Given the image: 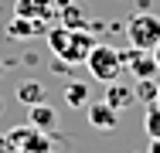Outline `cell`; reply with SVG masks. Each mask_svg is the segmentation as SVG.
I'll return each instance as SVG.
<instances>
[{
	"mask_svg": "<svg viewBox=\"0 0 160 153\" xmlns=\"http://www.w3.org/2000/svg\"><path fill=\"white\" fill-rule=\"evenodd\" d=\"M143 133H147L150 140L160 136V102H150V106H147V112H143Z\"/></svg>",
	"mask_w": 160,
	"mask_h": 153,
	"instance_id": "obj_13",
	"label": "cell"
},
{
	"mask_svg": "<svg viewBox=\"0 0 160 153\" xmlns=\"http://www.w3.org/2000/svg\"><path fill=\"white\" fill-rule=\"evenodd\" d=\"M28 122H31L34 129L48 133V129L58 126V112H55V109L48 106V99H44V102H38V106H28Z\"/></svg>",
	"mask_w": 160,
	"mask_h": 153,
	"instance_id": "obj_7",
	"label": "cell"
},
{
	"mask_svg": "<svg viewBox=\"0 0 160 153\" xmlns=\"http://www.w3.org/2000/svg\"><path fill=\"white\" fill-rule=\"evenodd\" d=\"M62 24L65 27H82V14H78L75 7H68V10L62 14Z\"/></svg>",
	"mask_w": 160,
	"mask_h": 153,
	"instance_id": "obj_15",
	"label": "cell"
},
{
	"mask_svg": "<svg viewBox=\"0 0 160 153\" xmlns=\"http://www.w3.org/2000/svg\"><path fill=\"white\" fill-rule=\"evenodd\" d=\"M38 31H41V24H34L31 17L14 14V21L7 24V37H31V34H38Z\"/></svg>",
	"mask_w": 160,
	"mask_h": 153,
	"instance_id": "obj_12",
	"label": "cell"
},
{
	"mask_svg": "<svg viewBox=\"0 0 160 153\" xmlns=\"http://www.w3.org/2000/svg\"><path fill=\"white\" fill-rule=\"evenodd\" d=\"M126 37L133 48L153 51V44H160V17L150 14V10H136L126 21Z\"/></svg>",
	"mask_w": 160,
	"mask_h": 153,
	"instance_id": "obj_3",
	"label": "cell"
},
{
	"mask_svg": "<svg viewBox=\"0 0 160 153\" xmlns=\"http://www.w3.org/2000/svg\"><path fill=\"white\" fill-rule=\"evenodd\" d=\"M14 14L31 17V21H41V17H51V7H48V0H17V3H14Z\"/></svg>",
	"mask_w": 160,
	"mask_h": 153,
	"instance_id": "obj_10",
	"label": "cell"
},
{
	"mask_svg": "<svg viewBox=\"0 0 160 153\" xmlns=\"http://www.w3.org/2000/svg\"><path fill=\"white\" fill-rule=\"evenodd\" d=\"M10 150V140H7V136H0V153H7Z\"/></svg>",
	"mask_w": 160,
	"mask_h": 153,
	"instance_id": "obj_17",
	"label": "cell"
},
{
	"mask_svg": "<svg viewBox=\"0 0 160 153\" xmlns=\"http://www.w3.org/2000/svg\"><path fill=\"white\" fill-rule=\"evenodd\" d=\"M106 102L112 109H129L136 102V95H133L129 85H119V78H116V82H106Z\"/></svg>",
	"mask_w": 160,
	"mask_h": 153,
	"instance_id": "obj_9",
	"label": "cell"
},
{
	"mask_svg": "<svg viewBox=\"0 0 160 153\" xmlns=\"http://www.w3.org/2000/svg\"><path fill=\"white\" fill-rule=\"evenodd\" d=\"M14 99H17L21 106H38V102H44V99H48V89H44L38 78H24V82H17Z\"/></svg>",
	"mask_w": 160,
	"mask_h": 153,
	"instance_id": "obj_8",
	"label": "cell"
},
{
	"mask_svg": "<svg viewBox=\"0 0 160 153\" xmlns=\"http://www.w3.org/2000/svg\"><path fill=\"white\" fill-rule=\"evenodd\" d=\"M7 140H10V150L14 153H51L48 136L41 129H34L31 122H28V129H10Z\"/></svg>",
	"mask_w": 160,
	"mask_h": 153,
	"instance_id": "obj_4",
	"label": "cell"
},
{
	"mask_svg": "<svg viewBox=\"0 0 160 153\" xmlns=\"http://www.w3.org/2000/svg\"><path fill=\"white\" fill-rule=\"evenodd\" d=\"M157 102H160V82H157Z\"/></svg>",
	"mask_w": 160,
	"mask_h": 153,
	"instance_id": "obj_19",
	"label": "cell"
},
{
	"mask_svg": "<svg viewBox=\"0 0 160 153\" xmlns=\"http://www.w3.org/2000/svg\"><path fill=\"white\" fill-rule=\"evenodd\" d=\"M85 68H89V75L96 78V82H116L119 75H123V55L112 48V44H99L89 51V58H85Z\"/></svg>",
	"mask_w": 160,
	"mask_h": 153,
	"instance_id": "obj_2",
	"label": "cell"
},
{
	"mask_svg": "<svg viewBox=\"0 0 160 153\" xmlns=\"http://www.w3.org/2000/svg\"><path fill=\"white\" fill-rule=\"evenodd\" d=\"M123 55V65L133 72V78H153L160 68L153 61V51H143V48H133V51H119Z\"/></svg>",
	"mask_w": 160,
	"mask_h": 153,
	"instance_id": "obj_6",
	"label": "cell"
},
{
	"mask_svg": "<svg viewBox=\"0 0 160 153\" xmlns=\"http://www.w3.org/2000/svg\"><path fill=\"white\" fill-rule=\"evenodd\" d=\"M85 119H89V126L99 129V133H112V129L119 126V109H112L106 99H96V102L85 106Z\"/></svg>",
	"mask_w": 160,
	"mask_h": 153,
	"instance_id": "obj_5",
	"label": "cell"
},
{
	"mask_svg": "<svg viewBox=\"0 0 160 153\" xmlns=\"http://www.w3.org/2000/svg\"><path fill=\"white\" fill-rule=\"evenodd\" d=\"M153 61H157V68H160V44H153Z\"/></svg>",
	"mask_w": 160,
	"mask_h": 153,
	"instance_id": "obj_18",
	"label": "cell"
},
{
	"mask_svg": "<svg viewBox=\"0 0 160 153\" xmlns=\"http://www.w3.org/2000/svg\"><path fill=\"white\" fill-rule=\"evenodd\" d=\"M65 106H68V109H85V106H89V85H85V82L65 85Z\"/></svg>",
	"mask_w": 160,
	"mask_h": 153,
	"instance_id": "obj_11",
	"label": "cell"
},
{
	"mask_svg": "<svg viewBox=\"0 0 160 153\" xmlns=\"http://www.w3.org/2000/svg\"><path fill=\"white\" fill-rule=\"evenodd\" d=\"M0 112H3V99H0Z\"/></svg>",
	"mask_w": 160,
	"mask_h": 153,
	"instance_id": "obj_20",
	"label": "cell"
},
{
	"mask_svg": "<svg viewBox=\"0 0 160 153\" xmlns=\"http://www.w3.org/2000/svg\"><path fill=\"white\" fill-rule=\"evenodd\" d=\"M147 153H160V136H157V140H150V150H147Z\"/></svg>",
	"mask_w": 160,
	"mask_h": 153,
	"instance_id": "obj_16",
	"label": "cell"
},
{
	"mask_svg": "<svg viewBox=\"0 0 160 153\" xmlns=\"http://www.w3.org/2000/svg\"><path fill=\"white\" fill-rule=\"evenodd\" d=\"M133 95H136V102H143V106L157 102V82H153V78H136Z\"/></svg>",
	"mask_w": 160,
	"mask_h": 153,
	"instance_id": "obj_14",
	"label": "cell"
},
{
	"mask_svg": "<svg viewBox=\"0 0 160 153\" xmlns=\"http://www.w3.org/2000/svg\"><path fill=\"white\" fill-rule=\"evenodd\" d=\"M48 48H51V55L65 65H85L89 58V51L96 48V37L89 34V31L82 27H51L48 31Z\"/></svg>",
	"mask_w": 160,
	"mask_h": 153,
	"instance_id": "obj_1",
	"label": "cell"
}]
</instances>
